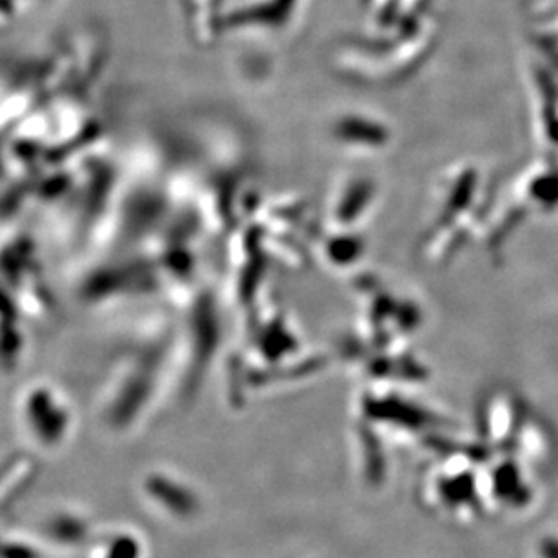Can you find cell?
Returning <instances> with one entry per match:
<instances>
[{"mask_svg":"<svg viewBox=\"0 0 558 558\" xmlns=\"http://www.w3.org/2000/svg\"><path fill=\"white\" fill-rule=\"evenodd\" d=\"M535 98H533V124L544 158L558 166V93L549 86L544 75L535 78Z\"/></svg>","mask_w":558,"mask_h":558,"instance_id":"1","label":"cell"}]
</instances>
